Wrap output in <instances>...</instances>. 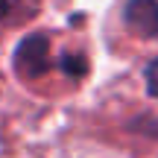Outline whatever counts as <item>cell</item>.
<instances>
[{
    "instance_id": "cell-2",
    "label": "cell",
    "mask_w": 158,
    "mask_h": 158,
    "mask_svg": "<svg viewBox=\"0 0 158 158\" xmlns=\"http://www.w3.org/2000/svg\"><path fill=\"white\" fill-rule=\"evenodd\" d=\"M123 23L138 38H158V0H129Z\"/></svg>"
},
{
    "instance_id": "cell-5",
    "label": "cell",
    "mask_w": 158,
    "mask_h": 158,
    "mask_svg": "<svg viewBox=\"0 0 158 158\" xmlns=\"http://www.w3.org/2000/svg\"><path fill=\"white\" fill-rule=\"evenodd\" d=\"M147 94L149 97H158V59L147 68Z\"/></svg>"
},
{
    "instance_id": "cell-4",
    "label": "cell",
    "mask_w": 158,
    "mask_h": 158,
    "mask_svg": "<svg viewBox=\"0 0 158 158\" xmlns=\"http://www.w3.org/2000/svg\"><path fill=\"white\" fill-rule=\"evenodd\" d=\"M59 68H62V70H64L68 76L79 79V76H85V70H88V62H85L82 56H62V62H59Z\"/></svg>"
},
{
    "instance_id": "cell-1",
    "label": "cell",
    "mask_w": 158,
    "mask_h": 158,
    "mask_svg": "<svg viewBox=\"0 0 158 158\" xmlns=\"http://www.w3.org/2000/svg\"><path fill=\"white\" fill-rule=\"evenodd\" d=\"M50 70V38L32 32L15 47V73L23 79H38Z\"/></svg>"
},
{
    "instance_id": "cell-3",
    "label": "cell",
    "mask_w": 158,
    "mask_h": 158,
    "mask_svg": "<svg viewBox=\"0 0 158 158\" xmlns=\"http://www.w3.org/2000/svg\"><path fill=\"white\" fill-rule=\"evenodd\" d=\"M41 0H0V23L3 27H15L29 18H35Z\"/></svg>"
}]
</instances>
